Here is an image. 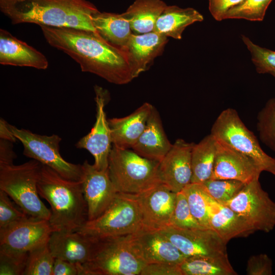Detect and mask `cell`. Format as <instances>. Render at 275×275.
<instances>
[{
	"instance_id": "cell-34",
	"label": "cell",
	"mask_w": 275,
	"mask_h": 275,
	"mask_svg": "<svg viewBox=\"0 0 275 275\" xmlns=\"http://www.w3.org/2000/svg\"><path fill=\"white\" fill-rule=\"evenodd\" d=\"M257 128L263 143L275 151V98L269 100L258 115Z\"/></svg>"
},
{
	"instance_id": "cell-26",
	"label": "cell",
	"mask_w": 275,
	"mask_h": 275,
	"mask_svg": "<svg viewBox=\"0 0 275 275\" xmlns=\"http://www.w3.org/2000/svg\"><path fill=\"white\" fill-rule=\"evenodd\" d=\"M203 20V16L194 8L167 5L158 18L154 31L180 40L186 27Z\"/></svg>"
},
{
	"instance_id": "cell-12",
	"label": "cell",
	"mask_w": 275,
	"mask_h": 275,
	"mask_svg": "<svg viewBox=\"0 0 275 275\" xmlns=\"http://www.w3.org/2000/svg\"><path fill=\"white\" fill-rule=\"evenodd\" d=\"M96 121L91 131L76 144L79 149L88 151L94 158V166L98 170L108 169V157L112 147L111 129L104 110L108 93L101 87L95 88Z\"/></svg>"
},
{
	"instance_id": "cell-44",
	"label": "cell",
	"mask_w": 275,
	"mask_h": 275,
	"mask_svg": "<svg viewBox=\"0 0 275 275\" xmlns=\"http://www.w3.org/2000/svg\"><path fill=\"white\" fill-rule=\"evenodd\" d=\"M8 123L4 119L1 118L0 120V138L10 141L15 142L16 138L12 134L8 126Z\"/></svg>"
},
{
	"instance_id": "cell-30",
	"label": "cell",
	"mask_w": 275,
	"mask_h": 275,
	"mask_svg": "<svg viewBox=\"0 0 275 275\" xmlns=\"http://www.w3.org/2000/svg\"><path fill=\"white\" fill-rule=\"evenodd\" d=\"M181 191L186 197L194 216L203 227L210 228L212 207L216 201L208 194L202 184L190 183Z\"/></svg>"
},
{
	"instance_id": "cell-22",
	"label": "cell",
	"mask_w": 275,
	"mask_h": 275,
	"mask_svg": "<svg viewBox=\"0 0 275 275\" xmlns=\"http://www.w3.org/2000/svg\"><path fill=\"white\" fill-rule=\"evenodd\" d=\"M0 64L46 69L47 58L41 52L13 36L7 30L0 29Z\"/></svg>"
},
{
	"instance_id": "cell-3",
	"label": "cell",
	"mask_w": 275,
	"mask_h": 275,
	"mask_svg": "<svg viewBox=\"0 0 275 275\" xmlns=\"http://www.w3.org/2000/svg\"><path fill=\"white\" fill-rule=\"evenodd\" d=\"M37 188L39 196L50 206L49 222L56 231H77L88 221L81 180L66 179L42 164Z\"/></svg>"
},
{
	"instance_id": "cell-27",
	"label": "cell",
	"mask_w": 275,
	"mask_h": 275,
	"mask_svg": "<svg viewBox=\"0 0 275 275\" xmlns=\"http://www.w3.org/2000/svg\"><path fill=\"white\" fill-rule=\"evenodd\" d=\"M167 6L161 0H135L123 14L134 34H145L154 31Z\"/></svg>"
},
{
	"instance_id": "cell-43",
	"label": "cell",
	"mask_w": 275,
	"mask_h": 275,
	"mask_svg": "<svg viewBox=\"0 0 275 275\" xmlns=\"http://www.w3.org/2000/svg\"><path fill=\"white\" fill-rule=\"evenodd\" d=\"M12 148V142L1 139L0 164H13V160L16 158V155Z\"/></svg>"
},
{
	"instance_id": "cell-36",
	"label": "cell",
	"mask_w": 275,
	"mask_h": 275,
	"mask_svg": "<svg viewBox=\"0 0 275 275\" xmlns=\"http://www.w3.org/2000/svg\"><path fill=\"white\" fill-rule=\"evenodd\" d=\"M242 40L251 53L257 72L271 74L275 72V51L254 43L245 36H242Z\"/></svg>"
},
{
	"instance_id": "cell-8",
	"label": "cell",
	"mask_w": 275,
	"mask_h": 275,
	"mask_svg": "<svg viewBox=\"0 0 275 275\" xmlns=\"http://www.w3.org/2000/svg\"><path fill=\"white\" fill-rule=\"evenodd\" d=\"M217 141L246 156L262 171L275 176V159L261 148L258 140L243 123L237 112L227 108L221 113L211 129Z\"/></svg>"
},
{
	"instance_id": "cell-14",
	"label": "cell",
	"mask_w": 275,
	"mask_h": 275,
	"mask_svg": "<svg viewBox=\"0 0 275 275\" xmlns=\"http://www.w3.org/2000/svg\"><path fill=\"white\" fill-rule=\"evenodd\" d=\"M80 180L87 203L88 221L99 216L109 206L118 192L108 170H100L87 160L81 164Z\"/></svg>"
},
{
	"instance_id": "cell-13",
	"label": "cell",
	"mask_w": 275,
	"mask_h": 275,
	"mask_svg": "<svg viewBox=\"0 0 275 275\" xmlns=\"http://www.w3.org/2000/svg\"><path fill=\"white\" fill-rule=\"evenodd\" d=\"M133 195L138 204L143 229L160 231L171 226L177 193L161 183Z\"/></svg>"
},
{
	"instance_id": "cell-11",
	"label": "cell",
	"mask_w": 275,
	"mask_h": 275,
	"mask_svg": "<svg viewBox=\"0 0 275 275\" xmlns=\"http://www.w3.org/2000/svg\"><path fill=\"white\" fill-rule=\"evenodd\" d=\"M159 231L186 257L228 256L227 244L211 228L189 229L169 226Z\"/></svg>"
},
{
	"instance_id": "cell-18",
	"label": "cell",
	"mask_w": 275,
	"mask_h": 275,
	"mask_svg": "<svg viewBox=\"0 0 275 275\" xmlns=\"http://www.w3.org/2000/svg\"><path fill=\"white\" fill-rule=\"evenodd\" d=\"M261 172L248 157L216 141L215 159L210 179L234 180L248 184L259 178Z\"/></svg>"
},
{
	"instance_id": "cell-2",
	"label": "cell",
	"mask_w": 275,
	"mask_h": 275,
	"mask_svg": "<svg viewBox=\"0 0 275 275\" xmlns=\"http://www.w3.org/2000/svg\"><path fill=\"white\" fill-rule=\"evenodd\" d=\"M0 10L14 24L32 23L93 32L92 17L99 11L86 0H0Z\"/></svg>"
},
{
	"instance_id": "cell-37",
	"label": "cell",
	"mask_w": 275,
	"mask_h": 275,
	"mask_svg": "<svg viewBox=\"0 0 275 275\" xmlns=\"http://www.w3.org/2000/svg\"><path fill=\"white\" fill-rule=\"evenodd\" d=\"M170 226L182 229H206L191 213L186 197L182 191L177 193Z\"/></svg>"
},
{
	"instance_id": "cell-10",
	"label": "cell",
	"mask_w": 275,
	"mask_h": 275,
	"mask_svg": "<svg viewBox=\"0 0 275 275\" xmlns=\"http://www.w3.org/2000/svg\"><path fill=\"white\" fill-rule=\"evenodd\" d=\"M222 204L235 212L255 231L268 233L275 227V202L263 189L259 178L246 184L233 198Z\"/></svg>"
},
{
	"instance_id": "cell-41",
	"label": "cell",
	"mask_w": 275,
	"mask_h": 275,
	"mask_svg": "<svg viewBox=\"0 0 275 275\" xmlns=\"http://www.w3.org/2000/svg\"><path fill=\"white\" fill-rule=\"evenodd\" d=\"M243 0H208L209 10L212 17L217 21L225 19L226 13Z\"/></svg>"
},
{
	"instance_id": "cell-39",
	"label": "cell",
	"mask_w": 275,
	"mask_h": 275,
	"mask_svg": "<svg viewBox=\"0 0 275 275\" xmlns=\"http://www.w3.org/2000/svg\"><path fill=\"white\" fill-rule=\"evenodd\" d=\"M246 271L248 275H271L272 261L265 254L253 255L247 262Z\"/></svg>"
},
{
	"instance_id": "cell-20",
	"label": "cell",
	"mask_w": 275,
	"mask_h": 275,
	"mask_svg": "<svg viewBox=\"0 0 275 275\" xmlns=\"http://www.w3.org/2000/svg\"><path fill=\"white\" fill-rule=\"evenodd\" d=\"M97 239L78 231L58 230L52 233L48 244L55 258L82 264L90 259Z\"/></svg>"
},
{
	"instance_id": "cell-5",
	"label": "cell",
	"mask_w": 275,
	"mask_h": 275,
	"mask_svg": "<svg viewBox=\"0 0 275 275\" xmlns=\"http://www.w3.org/2000/svg\"><path fill=\"white\" fill-rule=\"evenodd\" d=\"M42 166L34 159L19 165L0 164V190L29 216L49 221L50 210L40 200L37 188Z\"/></svg>"
},
{
	"instance_id": "cell-15",
	"label": "cell",
	"mask_w": 275,
	"mask_h": 275,
	"mask_svg": "<svg viewBox=\"0 0 275 275\" xmlns=\"http://www.w3.org/2000/svg\"><path fill=\"white\" fill-rule=\"evenodd\" d=\"M54 231L48 220L29 216L0 229V245L29 252L48 243Z\"/></svg>"
},
{
	"instance_id": "cell-45",
	"label": "cell",
	"mask_w": 275,
	"mask_h": 275,
	"mask_svg": "<svg viewBox=\"0 0 275 275\" xmlns=\"http://www.w3.org/2000/svg\"><path fill=\"white\" fill-rule=\"evenodd\" d=\"M271 74L275 77V72L272 73Z\"/></svg>"
},
{
	"instance_id": "cell-1",
	"label": "cell",
	"mask_w": 275,
	"mask_h": 275,
	"mask_svg": "<svg viewBox=\"0 0 275 275\" xmlns=\"http://www.w3.org/2000/svg\"><path fill=\"white\" fill-rule=\"evenodd\" d=\"M40 26L47 42L78 63L82 71L116 85L126 84L134 78L125 52L108 43L96 32Z\"/></svg>"
},
{
	"instance_id": "cell-7",
	"label": "cell",
	"mask_w": 275,
	"mask_h": 275,
	"mask_svg": "<svg viewBox=\"0 0 275 275\" xmlns=\"http://www.w3.org/2000/svg\"><path fill=\"white\" fill-rule=\"evenodd\" d=\"M143 229L140 211L133 195L118 193L99 216L87 221L77 231L102 239L131 235Z\"/></svg>"
},
{
	"instance_id": "cell-33",
	"label": "cell",
	"mask_w": 275,
	"mask_h": 275,
	"mask_svg": "<svg viewBox=\"0 0 275 275\" xmlns=\"http://www.w3.org/2000/svg\"><path fill=\"white\" fill-rule=\"evenodd\" d=\"M202 184L212 199L223 204L233 198L246 184L234 180L209 179Z\"/></svg>"
},
{
	"instance_id": "cell-16",
	"label": "cell",
	"mask_w": 275,
	"mask_h": 275,
	"mask_svg": "<svg viewBox=\"0 0 275 275\" xmlns=\"http://www.w3.org/2000/svg\"><path fill=\"white\" fill-rule=\"evenodd\" d=\"M194 144L177 139L159 162L161 182L174 193L181 191L191 183V152Z\"/></svg>"
},
{
	"instance_id": "cell-25",
	"label": "cell",
	"mask_w": 275,
	"mask_h": 275,
	"mask_svg": "<svg viewBox=\"0 0 275 275\" xmlns=\"http://www.w3.org/2000/svg\"><path fill=\"white\" fill-rule=\"evenodd\" d=\"M92 22L101 37L123 50L133 33L123 13L117 14L99 11L93 15Z\"/></svg>"
},
{
	"instance_id": "cell-32",
	"label": "cell",
	"mask_w": 275,
	"mask_h": 275,
	"mask_svg": "<svg viewBox=\"0 0 275 275\" xmlns=\"http://www.w3.org/2000/svg\"><path fill=\"white\" fill-rule=\"evenodd\" d=\"M272 1L243 0L226 13L225 19H243L254 21H262Z\"/></svg>"
},
{
	"instance_id": "cell-23",
	"label": "cell",
	"mask_w": 275,
	"mask_h": 275,
	"mask_svg": "<svg viewBox=\"0 0 275 275\" xmlns=\"http://www.w3.org/2000/svg\"><path fill=\"white\" fill-rule=\"evenodd\" d=\"M172 145L164 131L160 115L154 106L145 130L132 149L144 157L160 162Z\"/></svg>"
},
{
	"instance_id": "cell-38",
	"label": "cell",
	"mask_w": 275,
	"mask_h": 275,
	"mask_svg": "<svg viewBox=\"0 0 275 275\" xmlns=\"http://www.w3.org/2000/svg\"><path fill=\"white\" fill-rule=\"evenodd\" d=\"M10 197L0 190V229L7 227L29 216L24 213Z\"/></svg>"
},
{
	"instance_id": "cell-35",
	"label": "cell",
	"mask_w": 275,
	"mask_h": 275,
	"mask_svg": "<svg viewBox=\"0 0 275 275\" xmlns=\"http://www.w3.org/2000/svg\"><path fill=\"white\" fill-rule=\"evenodd\" d=\"M29 252H20L0 245V274L23 275Z\"/></svg>"
},
{
	"instance_id": "cell-42",
	"label": "cell",
	"mask_w": 275,
	"mask_h": 275,
	"mask_svg": "<svg viewBox=\"0 0 275 275\" xmlns=\"http://www.w3.org/2000/svg\"><path fill=\"white\" fill-rule=\"evenodd\" d=\"M52 275H83L82 264L55 258Z\"/></svg>"
},
{
	"instance_id": "cell-17",
	"label": "cell",
	"mask_w": 275,
	"mask_h": 275,
	"mask_svg": "<svg viewBox=\"0 0 275 275\" xmlns=\"http://www.w3.org/2000/svg\"><path fill=\"white\" fill-rule=\"evenodd\" d=\"M132 246L146 264L170 263L180 264L186 258L159 231L143 229L130 235Z\"/></svg>"
},
{
	"instance_id": "cell-40",
	"label": "cell",
	"mask_w": 275,
	"mask_h": 275,
	"mask_svg": "<svg viewBox=\"0 0 275 275\" xmlns=\"http://www.w3.org/2000/svg\"><path fill=\"white\" fill-rule=\"evenodd\" d=\"M140 275H182L180 264L157 263L147 264Z\"/></svg>"
},
{
	"instance_id": "cell-4",
	"label": "cell",
	"mask_w": 275,
	"mask_h": 275,
	"mask_svg": "<svg viewBox=\"0 0 275 275\" xmlns=\"http://www.w3.org/2000/svg\"><path fill=\"white\" fill-rule=\"evenodd\" d=\"M159 164V162L144 157L133 150L113 145L108 170L118 193L138 195L161 183Z\"/></svg>"
},
{
	"instance_id": "cell-24",
	"label": "cell",
	"mask_w": 275,
	"mask_h": 275,
	"mask_svg": "<svg viewBox=\"0 0 275 275\" xmlns=\"http://www.w3.org/2000/svg\"><path fill=\"white\" fill-rule=\"evenodd\" d=\"M209 223L226 244L232 238L248 236L256 231L235 212L217 201L212 207Z\"/></svg>"
},
{
	"instance_id": "cell-28",
	"label": "cell",
	"mask_w": 275,
	"mask_h": 275,
	"mask_svg": "<svg viewBox=\"0 0 275 275\" xmlns=\"http://www.w3.org/2000/svg\"><path fill=\"white\" fill-rule=\"evenodd\" d=\"M216 152V141L211 134L194 144L191 152V183L202 184L211 178Z\"/></svg>"
},
{
	"instance_id": "cell-31",
	"label": "cell",
	"mask_w": 275,
	"mask_h": 275,
	"mask_svg": "<svg viewBox=\"0 0 275 275\" xmlns=\"http://www.w3.org/2000/svg\"><path fill=\"white\" fill-rule=\"evenodd\" d=\"M54 260L48 243L30 251L23 275H52Z\"/></svg>"
},
{
	"instance_id": "cell-21",
	"label": "cell",
	"mask_w": 275,
	"mask_h": 275,
	"mask_svg": "<svg viewBox=\"0 0 275 275\" xmlns=\"http://www.w3.org/2000/svg\"><path fill=\"white\" fill-rule=\"evenodd\" d=\"M153 107L145 102L127 116L108 119L113 145L132 149L145 130Z\"/></svg>"
},
{
	"instance_id": "cell-6",
	"label": "cell",
	"mask_w": 275,
	"mask_h": 275,
	"mask_svg": "<svg viewBox=\"0 0 275 275\" xmlns=\"http://www.w3.org/2000/svg\"><path fill=\"white\" fill-rule=\"evenodd\" d=\"M147 264L137 255L130 235L98 239L83 275H139Z\"/></svg>"
},
{
	"instance_id": "cell-19",
	"label": "cell",
	"mask_w": 275,
	"mask_h": 275,
	"mask_svg": "<svg viewBox=\"0 0 275 275\" xmlns=\"http://www.w3.org/2000/svg\"><path fill=\"white\" fill-rule=\"evenodd\" d=\"M168 37L155 31L132 33L123 49L134 78L145 71L155 58L161 54Z\"/></svg>"
},
{
	"instance_id": "cell-9",
	"label": "cell",
	"mask_w": 275,
	"mask_h": 275,
	"mask_svg": "<svg viewBox=\"0 0 275 275\" xmlns=\"http://www.w3.org/2000/svg\"><path fill=\"white\" fill-rule=\"evenodd\" d=\"M8 126L12 134L22 143L25 156L48 166L66 179L80 180L81 164L68 162L62 157L60 152L62 139L58 135H40L10 124Z\"/></svg>"
},
{
	"instance_id": "cell-29",
	"label": "cell",
	"mask_w": 275,
	"mask_h": 275,
	"mask_svg": "<svg viewBox=\"0 0 275 275\" xmlns=\"http://www.w3.org/2000/svg\"><path fill=\"white\" fill-rule=\"evenodd\" d=\"M182 275H236L228 256L186 257L180 264Z\"/></svg>"
}]
</instances>
